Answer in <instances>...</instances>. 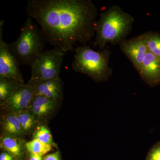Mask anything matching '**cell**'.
I'll use <instances>...</instances> for the list:
<instances>
[{
  "mask_svg": "<svg viewBox=\"0 0 160 160\" xmlns=\"http://www.w3.org/2000/svg\"><path fill=\"white\" fill-rule=\"evenodd\" d=\"M26 10L46 42L65 53L94 36L98 12L91 0H29Z\"/></svg>",
  "mask_w": 160,
  "mask_h": 160,
  "instance_id": "cell-1",
  "label": "cell"
},
{
  "mask_svg": "<svg viewBox=\"0 0 160 160\" xmlns=\"http://www.w3.org/2000/svg\"><path fill=\"white\" fill-rule=\"evenodd\" d=\"M134 21L119 6H111L101 13L97 22L93 47L102 50L108 44L120 45L131 32Z\"/></svg>",
  "mask_w": 160,
  "mask_h": 160,
  "instance_id": "cell-2",
  "label": "cell"
},
{
  "mask_svg": "<svg viewBox=\"0 0 160 160\" xmlns=\"http://www.w3.org/2000/svg\"><path fill=\"white\" fill-rule=\"evenodd\" d=\"M46 39L37 24L28 17L15 41L8 44L20 66H30L44 51Z\"/></svg>",
  "mask_w": 160,
  "mask_h": 160,
  "instance_id": "cell-3",
  "label": "cell"
},
{
  "mask_svg": "<svg viewBox=\"0 0 160 160\" xmlns=\"http://www.w3.org/2000/svg\"><path fill=\"white\" fill-rule=\"evenodd\" d=\"M74 51L72 67L76 72L86 74L96 82L109 80L112 69L109 65L111 52L109 49L96 51L83 45L75 48Z\"/></svg>",
  "mask_w": 160,
  "mask_h": 160,
  "instance_id": "cell-4",
  "label": "cell"
},
{
  "mask_svg": "<svg viewBox=\"0 0 160 160\" xmlns=\"http://www.w3.org/2000/svg\"><path fill=\"white\" fill-rule=\"evenodd\" d=\"M65 54L56 47L44 50L30 66V78L49 80L59 77Z\"/></svg>",
  "mask_w": 160,
  "mask_h": 160,
  "instance_id": "cell-5",
  "label": "cell"
},
{
  "mask_svg": "<svg viewBox=\"0 0 160 160\" xmlns=\"http://www.w3.org/2000/svg\"><path fill=\"white\" fill-rule=\"evenodd\" d=\"M4 21L0 22V78H8L24 83L17 60L12 54L8 44L3 39Z\"/></svg>",
  "mask_w": 160,
  "mask_h": 160,
  "instance_id": "cell-6",
  "label": "cell"
},
{
  "mask_svg": "<svg viewBox=\"0 0 160 160\" xmlns=\"http://www.w3.org/2000/svg\"><path fill=\"white\" fill-rule=\"evenodd\" d=\"M120 49L138 71L148 52L144 33L132 38L125 40L120 44Z\"/></svg>",
  "mask_w": 160,
  "mask_h": 160,
  "instance_id": "cell-7",
  "label": "cell"
},
{
  "mask_svg": "<svg viewBox=\"0 0 160 160\" xmlns=\"http://www.w3.org/2000/svg\"><path fill=\"white\" fill-rule=\"evenodd\" d=\"M27 84L31 87L34 96L59 102L62 98L63 82L59 77L49 80L30 78Z\"/></svg>",
  "mask_w": 160,
  "mask_h": 160,
  "instance_id": "cell-8",
  "label": "cell"
},
{
  "mask_svg": "<svg viewBox=\"0 0 160 160\" xmlns=\"http://www.w3.org/2000/svg\"><path fill=\"white\" fill-rule=\"evenodd\" d=\"M34 96L31 87L24 84L1 104L9 112H17L29 109Z\"/></svg>",
  "mask_w": 160,
  "mask_h": 160,
  "instance_id": "cell-9",
  "label": "cell"
},
{
  "mask_svg": "<svg viewBox=\"0 0 160 160\" xmlns=\"http://www.w3.org/2000/svg\"><path fill=\"white\" fill-rule=\"evenodd\" d=\"M138 72L142 80L150 87L160 85V59L148 51Z\"/></svg>",
  "mask_w": 160,
  "mask_h": 160,
  "instance_id": "cell-10",
  "label": "cell"
},
{
  "mask_svg": "<svg viewBox=\"0 0 160 160\" xmlns=\"http://www.w3.org/2000/svg\"><path fill=\"white\" fill-rule=\"evenodd\" d=\"M59 101L45 97L34 96L29 110L37 120L48 116L56 108Z\"/></svg>",
  "mask_w": 160,
  "mask_h": 160,
  "instance_id": "cell-11",
  "label": "cell"
},
{
  "mask_svg": "<svg viewBox=\"0 0 160 160\" xmlns=\"http://www.w3.org/2000/svg\"><path fill=\"white\" fill-rule=\"evenodd\" d=\"M1 124L4 134L19 138L25 134L16 112H9L3 118Z\"/></svg>",
  "mask_w": 160,
  "mask_h": 160,
  "instance_id": "cell-12",
  "label": "cell"
},
{
  "mask_svg": "<svg viewBox=\"0 0 160 160\" xmlns=\"http://www.w3.org/2000/svg\"><path fill=\"white\" fill-rule=\"evenodd\" d=\"M22 140L20 138L3 135L1 138V147L14 157H19L22 153L23 146Z\"/></svg>",
  "mask_w": 160,
  "mask_h": 160,
  "instance_id": "cell-13",
  "label": "cell"
},
{
  "mask_svg": "<svg viewBox=\"0 0 160 160\" xmlns=\"http://www.w3.org/2000/svg\"><path fill=\"white\" fill-rule=\"evenodd\" d=\"M24 83L8 78H0V102H4L13 92L19 89Z\"/></svg>",
  "mask_w": 160,
  "mask_h": 160,
  "instance_id": "cell-14",
  "label": "cell"
},
{
  "mask_svg": "<svg viewBox=\"0 0 160 160\" xmlns=\"http://www.w3.org/2000/svg\"><path fill=\"white\" fill-rule=\"evenodd\" d=\"M21 127L25 134L30 133L37 126V120L29 109L17 112Z\"/></svg>",
  "mask_w": 160,
  "mask_h": 160,
  "instance_id": "cell-15",
  "label": "cell"
},
{
  "mask_svg": "<svg viewBox=\"0 0 160 160\" xmlns=\"http://www.w3.org/2000/svg\"><path fill=\"white\" fill-rule=\"evenodd\" d=\"M144 35L148 51L160 59V34L149 32Z\"/></svg>",
  "mask_w": 160,
  "mask_h": 160,
  "instance_id": "cell-16",
  "label": "cell"
},
{
  "mask_svg": "<svg viewBox=\"0 0 160 160\" xmlns=\"http://www.w3.org/2000/svg\"><path fill=\"white\" fill-rule=\"evenodd\" d=\"M25 147L29 153L38 155L42 157L52 149V146L33 139L26 143Z\"/></svg>",
  "mask_w": 160,
  "mask_h": 160,
  "instance_id": "cell-17",
  "label": "cell"
},
{
  "mask_svg": "<svg viewBox=\"0 0 160 160\" xmlns=\"http://www.w3.org/2000/svg\"><path fill=\"white\" fill-rule=\"evenodd\" d=\"M33 139H36L40 142L53 146V138L49 128L45 125L37 126L33 133Z\"/></svg>",
  "mask_w": 160,
  "mask_h": 160,
  "instance_id": "cell-18",
  "label": "cell"
},
{
  "mask_svg": "<svg viewBox=\"0 0 160 160\" xmlns=\"http://www.w3.org/2000/svg\"><path fill=\"white\" fill-rule=\"evenodd\" d=\"M146 160H160V141L154 144L149 149Z\"/></svg>",
  "mask_w": 160,
  "mask_h": 160,
  "instance_id": "cell-19",
  "label": "cell"
},
{
  "mask_svg": "<svg viewBox=\"0 0 160 160\" xmlns=\"http://www.w3.org/2000/svg\"><path fill=\"white\" fill-rule=\"evenodd\" d=\"M43 160H61L60 152L58 151L53 153L46 155L43 158Z\"/></svg>",
  "mask_w": 160,
  "mask_h": 160,
  "instance_id": "cell-20",
  "label": "cell"
},
{
  "mask_svg": "<svg viewBox=\"0 0 160 160\" xmlns=\"http://www.w3.org/2000/svg\"><path fill=\"white\" fill-rule=\"evenodd\" d=\"M0 160H13V157L8 152H2L0 155Z\"/></svg>",
  "mask_w": 160,
  "mask_h": 160,
  "instance_id": "cell-21",
  "label": "cell"
},
{
  "mask_svg": "<svg viewBox=\"0 0 160 160\" xmlns=\"http://www.w3.org/2000/svg\"><path fill=\"white\" fill-rule=\"evenodd\" d=\"M29 160H43L42 157L38 155L29 153Z\"/></svg>",
  "mask_w": 160,
  "mask_h": 160,
  "instance_id": "cell-22",
  "label": "cell"
}]
</instances>
